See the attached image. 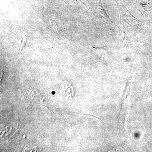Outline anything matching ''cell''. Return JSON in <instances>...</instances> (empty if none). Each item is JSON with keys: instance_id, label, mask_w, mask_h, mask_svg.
I'll return each mask as SVG.
<instances>
[{"instance_id": "1", "label": "cell", "mask_w": 152, "mask_h": 152, "mask_svg": "<svg viewBox=\"0 0 152 152\" xmlns=\"http://www.w3.org/2000/svg\"><path fill=\"white\" fill-rule=\"evenodd\" d=\"M35 147L30 146H28L25 147L23 152H35L37 151Z\"/></svg>"}]
</instances>
